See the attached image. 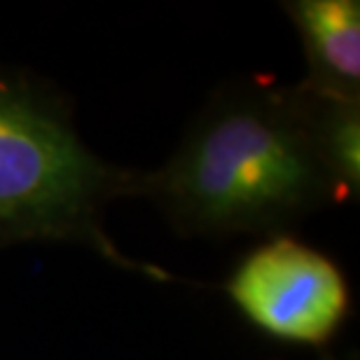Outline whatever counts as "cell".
<instances>
[{
	"label": "cell",
	"instance_id": "obj_1",
	"mask_svg": "<svg viewBox=\"0 0 360 360\" xmlns=\"http://www.w3.org/2000/svg\"><path fill=\"white\" fill-rule=\"evenodd\" d=\"M131 197L153 201L185 239L281 236L347 204L316 143L307 91L264 75L215 87L169 162L134 171Z\"/></svg>",
	"mask_w": 360,
	"mask_h": 360
},
{
	"label": "cell",
	"instance_id": "obj_2",
	"mask_svg": "<svg viewBox=\"0 0 360 360\" xmlns=\"http://www.w3.org/2000/svg\"><path fill=\"white\" fill-rule=\"evenodd\" d=\"M134 171L94 155L73 105L28 70L0 63V248L80 243L124 271L155 281L174 274L122 253L103 229L108 206L131 197Z\"/></svg>",
	"mask_w": 360,
	"mask_h": 360
},
{
	"label": "cell",
	"instance_id": "obj_3",
	"mask_svg": "<svg viewBox=\"0 0 360 360\" xmlns=\"http://www.w3.org/2000/svg\"><path fill=\"white\" fill-rule=\"evenodd\" d=\"M225 290L274 340L326 347L351 314V288L326 253L292 236H271L236 264Z\"/></svg>",
	"mask_w": 360,
	"mask_h": 360
},
{
	"label": "cell",
	"instance_id": "obj_4",
	"mask_svg": "<svg viewBox=\"0 0 360 360\" xmlns=\"http://www.w3.org/2000/svg\"><path fill=\"white\" fill-rule=\"evenodd\" d=\"M281 7L304 45L307 77L300 82L302 87L360 103L358 0H292Z\"/></svg>",
	"mask_w": 360,
	"mask_h": 360
},
{
	"label": "cell",
	"instance_id": "obj_5",
	"mask_svg": "<svg viewBox=\"0 0 360 360\" xmlns=\"http://www.w3.org/2000/svg\"><path fill=\"white\" fill-rule=\"evenodd\" d=\"M302 87V84H300ZM304 89V87H302ZM307 91L311 127L323 162L347 201L360 194V103Z\"/></svg>",
	"mask_w": 360,
	"mask_h": 360
}]
</instances>
